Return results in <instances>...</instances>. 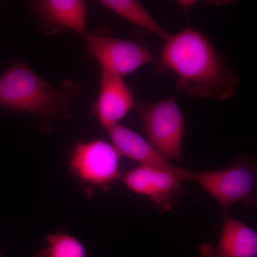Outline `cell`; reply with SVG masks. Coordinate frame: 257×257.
<instances>
[{"instance_id":"cell-1","label":"cell","mask_w":257,"mask_h":257,"mask_svg":"<svg viewBox=\"0 0 257 257\" xmlns=\"http://www.w3.org/2000/svg\"><path fill=\"white\" fill-rule=\"evenodd\" d=\"M161 64L175 74L179 91L195 97L224 100L237 89L234 71L197 29L188 27L171 35L162 48Z\"/></svg>"},{"instance_id":"cell-2","label":"cell","mask_w":257,"mask_h":257,"mask_svg":"<svg viewBox=\"0 0 257 257\" xmlns=\"http://www.w3.org/2000/svg\"><path fill=\"white\" fill-rule=\"evenodd\" d=\"M69 80L57 88L42 79L24 61L15 62L0 77V106L35 115L48 133L55 119L71 118V102L78 94Z\"/></svg>"},{"instance_id":"cell-3","label":"cell","mask_w":257,"mask_h":257,"mask_svg":"<svg viewBox=\"0 0 257 257\" xmlns=\"http://www.w3.org/2000/svg\"><path fill=\"white\" fill-rule=\"evenodd\" d=\"M188 179L199 184L225 211L238 202L246 209L256 205V161L251 154L236 157L225 170L190 171Z\"/></svg>"},{"instance_id":"cell-4","label":"cell","mask_w":257,"mask_h":257,"mask_svg":"<svg viewBox=\"0 0 257 257\" xmlns=\"http://www.w3.org/2000/svg\"><path fill=\"white\" fill-rule=\"evenodd\" d=\"M120 159L111 143L99 139L79 142L71 152L69 170L89 196L95 189L109 190L121 179Z\"/></svg>"},{"instance_id":"cell-5","label":"cell","mask_w":257,"mask_h":257,"mask_svg":"<svg viewBox=\"0 0 257 257\" xmlns=\"http://www.w3.org/2000/svg\"><path fill=\"white\" fill-rule=\"evenodd\" d=\"M147 140L167 161L183 160L185 117L176 96L150 104L138 105Z\"/></svg>"},{"instance_id":"cell-6","label":"cell","mask_w":257,"mask_h":257,"mask_svg":"<svg viewBox=\"0 0 257 257\" xmlns=\"http://www.w3.org/2000/svg\"><path fill=\"white\" fill-rule=\"evenodd\" d=\"M84 39L104 73L124 78L155 60L151 51L138 42L94 33Z\"/></svg>"},{"instance_id":"cell-7","label":"cell","mask_w":257,"mask_h":257,"mask_svg":"<svg viewBox=\"0 0 257 257\" xmlns=\"http://www.w3.org/2000/svg\"><path fill=\"white\" fill-rule=\"evenodd\" d=\"M121 179L132 192L150 198L161 211L175 207L186 182L174 172L142 165L128 170Z\"/></svg>"},{"instance_id":"cell-8","label":"cell","mask_w":257,"mask_h":257,"mask_svg":"<svg viewBox=\"0 0 257 257\" xmlns=\"http://www.w3.org/2000/svg\"><path fill=\"white\" fill-rule=\"evenodd\" d=\"M106 132L111 145L119 152L120 156L127 157L138 162L140 165L174 172L189 181L190 171L172 165L161 156L147 139L131 128L119 124L107 128Z\"/></svg>"},{"instance_id":"cell-9","label":"cell","mask_w":257,"mask_h":257,"mask_svg":"<svg viewBox=\"0 0 257 257\" xmlns=\"http://www.w3.org/2000/svg\"><path fill=\"white\" fill-rule=\"evenodd\" d=\"M135 106L131 89L124 78L101 72L96 116L105 130L119 124Z\"/></svg>"},{"instance_id":"cell-10","label":"cell","mask_w":257,"mask_h":257,"mask_svg":"<svg viewBox=\"0 0 257 257\" xmlns=\"http://www.w3.org/2000/svg\"><path fill=\"white\" fill-rule=\"evenodd\" d=\"M202 257H257V233L252 228L225 213L217 244L201 245Z\"/></svg>"},{"instance_id":"cell-11","label":"cell","mask_w":257,"mask_h":257,"mask_svg":"<svg viewBox=\"0 0 257 257\" xmlns=\"http://www.w3.org/2000/svg\"><path fill=\"white\" fill-rule=\"evenodd\" d=\"M33 8L42 23L55 30L69 29L85 38L87 4L83 0H42L34 2Z\"/></svg>"},{"instance_id":"cell-12","label":"cell","mask_w":257,"mask_h":257,"mask_svg":"<svg viewBox=\"0 0 257 257\" xmlns=\"http://www.w3.org/2000/svg\"><path fill=\"white\" fill-rule=\"evenodd\" d=\"M100 3L130 23L163 40H167L171 35L140 2L136 0H102Z\"/></svg>"},{"instance_id":"cell-13","label":"cell","mask_w":257,"mask_h":257,"mask_svg":"<svg viewBox=\"0 0 257 257\" xmlns=\"http://www.w3.org/2000/svg\"><path fill=\"white\" fill-rule=\"evenodd\" d=\"M35 257H87V250L78 238L59 231L47 236L46 244Z\"/></svg>"},{"instance_id":"cell-14","label":"cell","mask_w":257,"mask_h":257,"mask_svg":"<svg viewBox=\"0 0 257 257\" xmlns=\"http://www.w3.org/2000/svg\"><path fill=\"white\" fill-rule=\"evenodd\" d=\"M0 257H5L4 255H3V253L0 251Z\"/></svg>"}]
</instances>
